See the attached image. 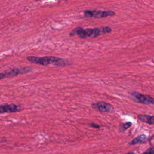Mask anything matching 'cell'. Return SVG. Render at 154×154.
I'll list each match as a JSON object with an SVG mask.
<instances>
[{
  "label": "cell",
  "instance_id": "6da1fadb",
  "mask_svg": "<svg viewBox=\"0 0 154 154\" xmlns=\"http://www.w3.org/2000/svg\"><path fill=\"white\" fill-rule=\"evenodd\" d=\"M111 31L112 29L109 26L87 29H83L81 27H77L70 32L69 35L73 36L75 35H77L81 38H86L88 37L95 38L102 34L109 33Z\"/></svg>",
  "mask_w": 154,
  "mask_h": 154
},
{
  "label": "cell",
  "instance_id": "7a4b0ae2",
  "mask_svg": "<svg viewBox=\"0 0 154 154\" xmlns=\"http://www.w3.org/2000/svg\"><path fill=\"white\" fill-rule=\"evenodd\" d=\"M26 59L32 63L43 66L52 64L56 66L63 67L70 64V63L68 61L56 57H38L34 56H29L26 57Z\"/></svg>",
  "mask_w": 154,
  "mask_h": 154
},
{
  "label": "cell",
  "instance_id": "3957f363",
  "mask_svg": "<svg viewBox=\"0 0 154 154\" xmlns=\"http://www.w3.org/2000/svg\"><path fill=\"white\" fill-rule=\"evenodd\" d=\"M134 102L145 105H154V98L149 95L143 94L136 91L130 93Z\"/></svg>",
  "mask_w": 154,
  "mask_h": 154
},
{
  "label": "cell",
  "instance_id": "277c9868",
  "mask_svg": "<svg viewBox=\"0 0 154 154\" xmlns=\"http://www.w3.org/2000/svg\"><path fill=\"white\" fill-rule=\"evenodd\" d=\"M115 15V12L112 11H100V10H85L84 13L85 17L101 18L109 16Z\"/></svg>",
  "mask_w": 154,
  "mask_h": 154
},
{
  "label": "cell",
  "instance_id": "5b68a950",
  "mask_svg": "<svg viewBox=\"0 0 154 154\" xmlns=\"http://www.w3.org/2000/svg\"><path fill=\"white\" fill-rule=\"evenodd\" d=\"M32 69L28 67H23V68H14L8 71H5L2 73H0V79L5 78L14 76L21 73H27L31 71Z\"/></svg>",
  "mask_w": 154,
  "mask_h": 154
},
{
  "label": "cell",
  "instance_id": "8992f818",
  "mask_svg": "<svg viewBox=\"0 0 154 154\" xmlns=\"http://www.w3.org/2000/svg\"><path fill=\"white\" fill-rule=\"evenodd\" d=\"M91 106L93 108L103 112H112L114 110V108L111 104L102 101L92 103Z\"/></svg>",
  "mask_w": 154,
  "mask_h": 154
},
{
  "label": "cell",
  "instance_id": "52a82bcc",
  "mask_svg": "<svg viewBox=\"0 0 154 154\" xmlns=\"http://www.w3.org/2000/svg\"><path fill=\"white\" fill-rule=\"evenodd\" d=\"M22 108L20 105L15 104H6L0 105V113L15 112L20 111Z\"/></svg>",
  "mask_w": 154,
  "mask_h": 154
},
{
  "label": "cell",
  "instance_id": "ba28073f",
  "mask_svg": "<svg viewBox=\"0 0 154 154\" xmlns=\"http://www.w3.org/2000/svg\"><path fill=\"white\" fill-rule=\"evenodd\" d=\"M138 119L143 122L149 125H154V116L147 114H138Z\"/></svg>",
  "mask_w": 154,
  "mask_h": 154
},
{
  "label": "cell",
  "instance_id": "9c48e42d",
  "mask_svg": "<svg viewBox=\"0 0 154 154\" xmlns=\"http://www.w3.org/2000/svg\"><path fill=\"white\" fill-rule=\"evenodd\" d=\"M147 141V136L144 134L140 135L138 136L135 138L133 139L129 143V145H135V144H140L144 143Z\"/></svg>",
  "mask_w": 154,
  "mask_h": 154
},
{
  "label": "cell",
  "instance_id": "30bf717a",
  "mask_svg": "<svg viewBox=\"0 0 154 154\" xmlns=\"http://www.w3.org/2000/svg\"><path fill=\"white\" fill-rule=\"evenodd\" d=\"M132 125V123L130 122H126V123H125L123 124H122L121 125V128H120V130L121 131H125L127 129H128L130 126H131Z\"/></svg>",
  "mask_w": 154,
  "mask_h": 154
},
{
  "label": "cell",
  "instance_id": "8fae6325",
  "mask_svg": "<svg viewBox=\"0 0 154 154\" xmlns=\"http://www.w3.org/2000/svg\"><path fill=\"white\" fill-rule=\"evenodd\" d=\"M144 153H151L154 154V148H149L146 151L144 152Z\"/></svg>",
  "mask_w": 154,
  "mask_h": 154
},
{
  "label": "cell",
  "instance_id": "7c38bea8",
  "mask_svg": "<svg viewBox=\"0 0 154 154\" xmlns=\"http://www.w3.org/2000/svg\"><path fill=\"white\" fill-rule=\"evenodd\" d=\"M89 125L94 128H100V126L97 124H96V123H90Z\"/></svg>",
  "mask_w": 154,
  "mask_h": 154
},
{
  "label": "cell",
  "instance_id": "4fadbf2b",
  "mask_svg": "<svg viewBox=\"0 0 154 154\" xmlns=\"http://www.w3.org/2000/svg\"><path fill=\"white\" fill-rule=\"evenodd\" d=\"M35 1H38V0H35Z\"/></svg>",
  "mask_w": 154,
  "mask_h": 154
}]
</instances>
